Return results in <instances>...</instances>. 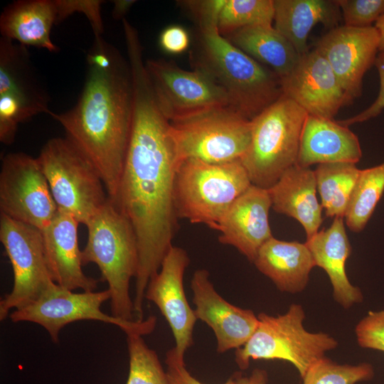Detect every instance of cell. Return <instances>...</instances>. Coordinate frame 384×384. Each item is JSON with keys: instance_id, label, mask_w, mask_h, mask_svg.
<instances>
[{"instance_id": "cell-1", "label": "cell", "mask_w": 384, "mask_h": 384, "mask_svg": "<svg viewBox=\"0 0 384 384\" xmlns=\"http://www.w3.org/2000/svg\"><path fill=\"white\" fill-rule=\"evenodd\" d=\"M132 80L131 137L113 201L129 221L137 241L133 303L135 317L142 319L148 283L173 246L177 229L174 181L178 161L171 122L159 107L145 69L135 68Z\"/></svg>"}, {"instance_id": "cell-2", "label": "cell", "mask_w": 384, "mask_h": 384, "mask_svg": "<svg viewBox=\"0 0 384 384\" xmlns=\"http://www.w3.org/2000/svg\"><path fill=\"white\" fill-rule=\"evenodd\" d=\"M87 72L82 93L70 110L50 115L66 138L93 164L107 196L116 198L129 144L134 103L128 60L102 36L95 37L87 54Z\"/></svg>"}, {"instance_id": "cell-3", "label": "cell", "mask_w": 384, "mask_h": 384, "mask_svg": "<svg viewBox=\"0 0 384 384\" xmlns=\"http://www.w3.org/2000/svg\"><path fill=\"white\" fill-rule=\"evenodd\" d=\"M190 61L193 69L206 74L222 89L230 107L249 120L283 94L276 73L233 45L218 29L198 31Z\"/></svg>"}, {"instance_id": "cell-4", "label": "cell", "mask_w": 384, "mask_h": 384, "mask_svg": "<svg viewBox=\"0 0 384 384\" xmlns=\"http://www.w3.org/2000/svg\"><path fill=\"white\" fill-rule=\"evenodd\" d=\"M85 225L87 240L82 250L83 265H97L108 284L111 314L124 320H135L129 285L137 275L139 253L132 225L108 198Z\"/></svg>"}, {"instance_id": "cell-5", "label": "cell", "mask_w": 384, "mask_h": 384, "mask_svg": "<svg viewBox=\"0 0 384 384\" xmlns=\"http://www.w3.org/2000/svg\"><path fill=\"white\" fill-rule=\"evenodd\" d=\"M251 185L241 161L210 164L184 160L178 164L175 175L177 216L218 231L231 205Z\"/></svg>"}, {"instance_id": "cell-6", "label": "cell", "mask_w": 384, "mask_h": 384, "mask_svg": "<svg viewBox=\"0 0 384 384\" xmlns=\"http://www.w3.org/2000/svg\"><path fill=\"white\" fill-rule=\"evenodd\" d=\"M307 115L282 94L252 120L250 144L241 162L252 185L269 189L296 164Z\"/></svg>"}, {"instance_id": "cell-7", "label": "cell", "mask_w": 384, "mask_h": 384, "mask_svg": "<svg viewBox=\"0 0 384 384\" xmlns=\"http://www.w3.org/2000/svg\"><path fill=\"white\" fill-rule=\"evenodd\" d=\"M257 317L255 332L235 351V360L240 370H246L250 360H282L292 363L302 378L326 351L338 346L331 336L305 329V314L300 304L290 305L284 314L260 313Z\"/></svg>"}, {"instance_id": "cell-8", "label": "cell", "mask_w": 384, "mask_h": 384, "mask_svg": "<svg viewBox=\"0 0 384 384\" xmlns=\"http://www.w3.org/2000/svg\"><path fill=\"white\" fill-rule=\"evenodd\" d=\"M37 158L58 209L85 225L108 198L95 167L66 137L49 139Z\"/></svg>"}, {"instance_id": "cell-9", "label": "cell", "mask_w": 384, "mask_h": 384, "mask_svg": "<svg viewBox=\"0 0 384 384\" xmlns=\"http://www.w3.org/2000/svg\"><path fill=\"white\" fill-rule=\"evenodd\" d=\"M252 120L230 107L171 123L178 164L186 159L210 164L241 161L252 138Z\"/></svg>"}, {"instance_id": "cell-10", "label": "cell", "mask_w": 384, "mask_h": 384, "mask_svg": "<svg viewBox=\"0 0 384 384\" xmlns=\"http://www.w3.org/2000/svg\"><path fill=\"white\" fill-rule=\"evenodd\" d=\"M109 289L74 292L55 283L33 302L14 309L9 314L13 322L28 321L43 327L55 343L66 325L82 320H93L119 327L126 334H150L156 318L150 316L142 321L124 320L104 313L102 304L110 300Z\"/></svg>"}, {"instance_id": "cell-11", "label": "cell", "mask_w": 384, "mask_h": 384, "mask_svg": "<svg viewBox=\"0 0 384 384\" xmlns=\"http://www.w3.org/2000/svg\"><path fill=\"white\" fill-rule=\"evenodd\" d=\"M145 68L159 107L171 123L230 107L222 89L198 70H186L165 59H149Z\"/></svg>"}, {"instance_id": "cell-12", "label": "cell", "mask_w": 384, "mask_h": 384, "mask_svg": "<svg viewBox=\"0 0 384 384\" xmlns=\"http://www.w3.org/2000/svg\"><path fill=\"white\" fill-rule=\"evenodd\" d=\"M0 241L10 260L14 274L11 291L0 301V320L37 299L51 287L42 231L38 228L0 215Z\"/></svg>"}, {"instance_id": "cell-13", "label": "cell", "mask_w": 384, "mask_h": 384, "mask_svg": "<svg viewBox=\"0 0 384 384\" xmlns=\"http://www.w3.org/2000/svg\"><path fill=\"white\" fill-rule=\"evenodd\" d=\"M0 210L41 231L53 220L58 206L38 158L10 153L2 159Z\"/></svg>"}, {"instance_id": "cell-14", "label": "cell", "mask_w": 384, "mask_h": 384, "mask_svg": "<svg viewBox=\"0 0 384 384\" xmlns=\"http://www.w3.org/2000/svg\"><path fill=\"white\" fill-rule=\"evenodd\" d=\"M189 263L187 252L173 245L159 272L150 279L144 296L156 305L168 322L175 340L172 349L181 360L193 343V332L198 320L183 288V277Z\"/></svg>"}, {"instance_id": "cell-15", "label": "cell", "mask_w": 384, "mask_h": 384, "mask_svg": "<svg viewBox=\"0 0 384 384\" xmlns=\"http://www.w3.org/2000/svg\"><path fill=\"white\" fill-rule=\"evenodd\" d=\"M379 34L374 26H337L319 39L316 49L327 60L346 93L353 100L362 95L365 73L375 64Z\"/></svg>"}, {"instance_id": "cell-16", "label": "cell", "mask_w": 384, "mask_h": 384, "mask_svg": "<svg viewBox=\"0 0 384 384\" xmlns=\"http://www.w3.org/2000/svg\"><path fill=\"white\" fill-rule=\"evenodd\" d=\"M281 85L283 95L316 117L334 119L341 107L353 102L316 49L300 56L292 71L281 80Z\"/></svg>"}, {"instance_id": "cell-17", "label": "cell", "mask_w": 384, "mask_h": 384, "mask_svg": "<svg viewBox=\"0 0 384 384\" xmlns=\"http://www.w3.org/2000/svg\"><path fill=\"white\" fill-rule=\"evenodd\" d=\"M194 313L213 331L217 352L223 353L243 346L258 325V317L250 309L235 306L215 290L205 269H198L191 281Z\"/></svg>"}, {"instance_id": "cell-18", "label": "cell", "mask_w": 384, "mask_h": 384, "mask_svg": "<svg viewBox=\"0 0 384 384\" xmlns=\"http://www.w3.org/2000/svg\"><path fill=\"white\" fill-rule=\"evenodd\" d=\"M272 202L267 189L251 185L224 215L218 240L234 247L251 262L272 236L269 223Z\"/></svg>"}, {"instance_id": "cell-19", "label": "cell", "mask_w": 384, "mask_h": 384, "mask_svg": "<svg viewBox=\"0 0 384 384\" xmlns=\"http://www.w3.org/2000/svg\"><path fill=\"white\" fill-rule=\"evenodd\" d=\"M0 96L14 103L22 122L51 112L48 95L37 78L26 47L4 37L0 38Z\"/></svg>"}, {"instance_id": "cell-20", "label": "cell", "mask_w": 384, "mask_h": 384, "mask_svg": "<svg viewBox=\"0 0 384 384\" xmlns=\"http://www.w3.org/2000/svg\"><path fill=\"white\" fill-rule=\"evenodd\" d=\"M79 223L70 213L58 209L53 220L42 230L47 265L55 284L72 291H95L97 281L82 270Z\"/></svg>"}, {"instance_id": "cell-21", "label": "cell", "mask_w": 384, "mask_h": 384, "mask_svg": "<svg viewBox=\"0 0 384 384\" xmlns=\"http://www.w3.org/2000/svg\"><path fill=\"white\" fill-rule=\"evenodd\" d=\"M362 151L357 136L334 119L308 114L302 129L296 165L358 163Z\"/></svg>"}, {"instance_id": "cell-22", "label": "cell", "mask_w": 384, "mask_h": 384, "mask_svg": "<svg viewBox=\"0 0 384 384\" xmlns=\"http://www.w3.org/2000/svg\"><path fill=\"white\" fill-rule=\"evenodd\" d=\"M267 190L273 210L297 220L306 240L319 232L323 208L316 198L315 173L310 167L292 166Z\"/></svg>"}, {"instance_id": "cell-23", "label": "cell", "mask_w": 384, "mask_h": 384, "mask_svg": "<svg viewBox=\"0 0 384 384\" xmlns=\"http://www.w3.org/2000/svg\"><path fill=\"white\" fill-rule=\"evenodd\" d=\"M305 243L316 266L322 268L328 274L335 301L345 309L361 302L363 296L361 289L353 286L346 275V262L351 247L343 218L336 217L329 228L319 231Z\"/></svg>"}, {"instance_id": "cell-24", "label": "cell", "mask_w": 384, "mask_h": 384, "mask_svg": "<svg viewBox=\"0 0 384 384\" xmlns=\"http://www.w3.org/2000/svg\"><path fill=\"white\" fill-rule=\"evenodd\" d=\"M252 263L279 291L291 294L305 289L310 272L316 267L305 242H287L274 237L260 248Z\"/></svg>"}, {"instance_id": "cell-25", "label": "cell", "mask_w": 384, "mask_h": 384, "mask_svg": "<svg viewBox=\"0 0 384 384\" xmlns=\"http://www.w3.org/2000/svg\"><path fill=\"white\" fill-rule=\"evenodd\" d=\"M54 25H57L55 0L15 1L4 9L0 16L1 37L52 53L59 50L50 38Z\"/></svg>"}, {"instance_id": "cell-26", "label": "cell", "mask_w": 384, "mask_h": 384, "mask_svg": "<svg viewBox=\"0 0 384 384\" xmlns=\"http://www.w3.org/2000/svg\"><path fill=\"white\" fill-rule=\"evenodd\" d=\"M274 27L299 55L309 51L307 39L316 24L332 29L342 18L336 0H274Z\"/></svg>"}, {"instance_id": "cell-27", "label": "cell", "mask_w": 384, "mask_h": 384, "mask_svg": "<svg viewBox=\"0 0 384 384\" xmlns=\"http://www.w3.org/2000/svg\"><path fill=\"white\" fill-rule=\"evenodd\" d=\"M235 47L270 68L280 80L287 76L301 55L272 25H255L224 36Z\"/></svg>"}, {"instance_id": "cell-28", "label": "cell", "mask_w": 384, "mask_h": 384, "mask_svg": "<svg viewBox=\"0 0 384 384\" xmlns=\"http://www.w3.org/2000/svg\"><path fill=\"white\" fill-rule=\"evenodd\" d=\"M360 171L352 162L318 164L316 187L326 216L344 218Z\"/></svg>"}, {"instance_id": "cell-29", "label": "cell", "mask_w": 384, "mask_h": 384, "mask_svg": "<svg viewBox=\"0 0 384 384\" xmlns=\"http://www.w3.org/2000/svg\"><path fill=\"white\" fill-rule=\"evenodd\" d=\"M384 192V162L361 169L344 215L348 228L362 231Z\"/></svg>"}, {"instance_id": "cell-30", "label": "cell", "mask_w": 384, "mask_h": 384, "mask_svg": "<svg viewBox=\"0 0 384 384\" xmlns=\"http://www.w3.org/2000/svg\"><path fill=\"white\" fill-rule=\"evenodd\" d=\"M274 0H227L218 21L219 33L231 32L251 26L272 25Z\"/></svg>"}, {"instance_id": "cell-31", "label": "cell", "mask_w": 384, "mask_h": 384, "mask_svg": "<svg viewBox=\"0 0 384 384\" xmlns=\"http://www.w3.org/2000/svg\"><path fill=\"white\" fill-rule=\"evenodd\" d=\"M127 343L129 368L126 384H169L157 353L146 345L142 336L128 334Z\"/></svg>"}, {"instance_id": "cell-32", "label": "cell", "mask_w": 384, "mask_h": 384, "mask_svg": "<svg viewBox=\"0 0 384 384\" xmlns=\"http://www.w3.org/2000/svg\"><path fill=\"white\" fill-rule=\"evenodd\" d=\"M374 374L370 363L340 364L324 356L302 378L303 384H356L371 380Z\"/></svg>"}, {"instance_id": "cell-33", "label": "cell", "mask_w": 384, "mask_h": 384, "mask_svg": "<svg viewBox=\"0 0 384 384\" xmlns=\"http://www.w3.org/2000/svg\"><path fill=\"white\" fill-rule=\"evenodd\" d=\"M344 26L364 28L372 26L384 15V0H336Z\"/></svg>"}, {"instance_id": "cell-34", "label": "cell", "mask_w": 384, "mask_h": 384, "mask_svg": "<svg viewBox=\"0 0 384 384\" xmlns=\"http://www.w3.org/2000/svg\"><path fill=\"white\" fill-rule=\"evenodd\" d=\"M177 4L196 21L198 31L218 29L221 11L227 0H181Z\"/></svg>"}, {"instance_id": "cell-35", "label": "cell", "mask_w": 384, "mask_h": 384, "mask_svg": "<svg viewBox=\"0 0 384 384\" xmlns=\"http://www.w3.org/2000/svg\"><path fill=\"white\" fill-rule=\"evenodd\" d=\"M100 0H55L57 10V25L75 12L83 14L92 28L95 36L103 33Z\"/></svg>"}, {"instance_id": "cell-36", "label": "cell", "mask_w": 384, "mask_h": 384, "mask_svg": "<svg viewBox=\"0 0 384 384\" xmlns=\"http://www.w3.org/2000/svg\"><path fill=\"white\" fill-rule=\"evenodd\" d=\"M355 333L361 348L384 352V309L369 311L356 324Z\"/></svg>"}, {"instance_id": "cell-37", "label": "cell", "mask_w": 384, "mask_h": 384, "mask_svg": "<svg viewBox=\"0 0 384 384\" xmlns=\"http://www.w3.org/2000/svg\"><path fill=\"white\" fill-rule=\"evenodd\" d=\"M378 70L380 79V89L375 100L366 110L348 119L338 120L343 126L349 127L376 117L384 110V53H379L374 64Z\"/></svg>"}, {"instance_id": "cell-38", "label": "cell", "mask_w": 384, "mask_h": 384, "mask_svg": "<svg viewBox=\"0 0 384 384\" xmlns=\"http://www.w3.org/2000/svg\"><path fill=\"white\" fill-rule=\"evenodd\" d=\"M159 41L163 50L171 54H179L188 48L190 38L182 26L172 25L161 31Z\"/></svg>"}, {"instance_id": "cell-39", "label": "cell", "mask_w": 384, "mask_h": 384, "mask_svg": "<svg viewBox=\"0 0 384 384\" xmlns=\"http://www.w3.org/2000/svg\"><path fill=\"white\" fill-rule=\"evenodd\" d=\"M165 363L169 384H205L196 379L188 371L184 360L178 358L174 350L166 352ZM230 378L223 384H230Z\"/></svg>"}, {"instance_id": "cell-40", "label": "cell", "mask_w": 384, "mask_h": 384, "mask_svg": "<svg viewBox=\"0 0 384 384\" xmlns=\"http://www.w3.org/2000/svg\"><path fill=\"white\" fill-rule=\"evenodd\" d=\"M230 384H267L268 375L265 370L255 368L248 376L242 375L240 372H235L230 376Z\"/></svg>"}, {"instance_id": "cell-41", "label": "cell", "mask_w": 384, "mask_h": 384, "mask_svg": "<svg viewBox=\"0 0 384 384\" xmlns=\"http://www.w3.org/2000/svg\"><path fill=\"white\" fill-rule=\"evenodd\" d=\"M113 9L112 11V17L114 19H123L125 14L129 11V9L134 5L136 1L134 0H115L113 1Z\"/></svg>"}, {"instance_id": "cell-42", "label": "cell", "mask_w": 384, "mask_h": 384, "mask_svg": "<svg viewBox=\"0 0 384 384\" xmlns=\"http://www.w3.org/2000/svg\"><path fill=\"white\" fill-rule=\"evenodd\" d=\"M375 28L379 34V53H384V15L375 23Z\"/></svg>"}]
</instances>
